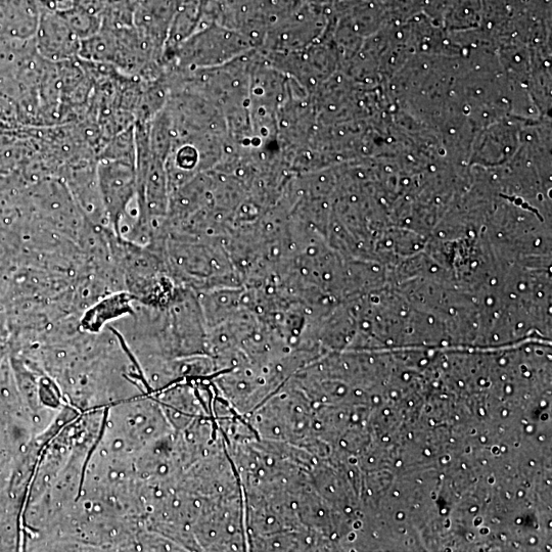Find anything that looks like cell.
<instances>
[{
  "mask_svg": "<svg viewBox=\"0 0 552 552\" xmlns=\"http://www.w3.org/2000/svg\"><path fill=\"white\" fill-rule=\"evenodd\" d=\"M97 178L105 214L114 234L121 238V223L137 195L135 161L101 158Z\"/></svg>",
  "mask_w": 552,
  "mask_h": 552,
  "instance_id": "6da1fadb",
  "label": "cell"
},
{
  "mask_svg": "<svg viewBox=\"0 0 552 552\" xmlns=\"http://www.w3.org/2000/svg\"><path fill=\"white\" fill-rule=\"evenodd\" d=\"M135 299L136 297L128 292L109 295L85 311L81 327L86 331L99 332L106 322L133 314L132 303Z\"/></svg>",
  "mask_w": 552,
  "mask_h": 552,
  "instance_id": "7a4b0ae2",
  "label": "cell"
},
{
  "mask_svg": "<svg viewBox=\"0 0 552 552\" xmlns=\"http://www.w3.org/2000/svg\"><path fill=\"white\" fill-rule=\"evenodd\" d=\"M80 46L76 34L68 30L49 31L44 28L38 37L37 49L44 58L61 62L79 55Z\"/></svg>",
  "mask_w": 552,
  "mask_h": 552,
  "instance_id": "3957f363",
  "label": "cell"
}]
</instances>
